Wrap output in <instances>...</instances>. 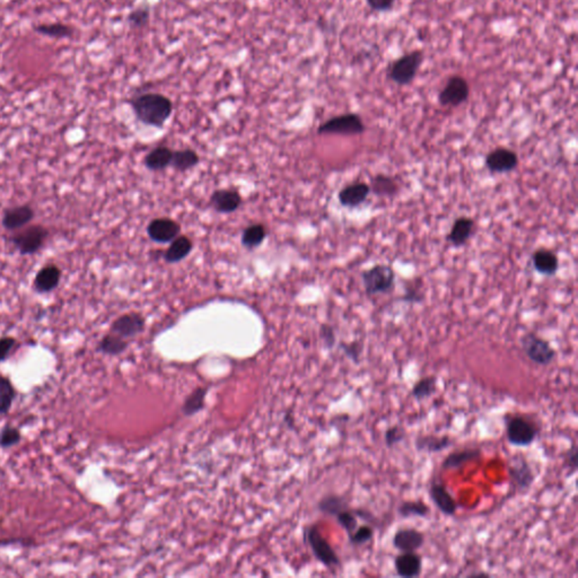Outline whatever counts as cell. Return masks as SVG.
Listing matches in <instances>:
<instances>
[{
	"label": "cell",
	"instance_id": "18",
	"mask_svg": "<svg viewBox=\"0 0 578 578\" xmlns=\"http://www.w3.org/2000/svg\"><path fill=\"white\" fill-rule=\"evenodd\" d=\"M482 456V449L480 447H464L454 452L449 453L445 456L441 464L442 471L458 470L463 468L470 462L478 461Z\"/></svg>",
	"mask_w": 578,
	"mask_h": 578
},
{
	"label": "cell",
	"instance_id": "17",
	"mask_svg": "<svg viewBox=\"0 0 578 578\" xmlns=\"http://www.w3.org/2000/svg\"><path fill=\"white\" fill-rule=\"evenodd\" d=\"M35 212L30 205H20L9 208L4 214L1 224L8 232H16L27 226L34 219Z\"/></svg>",
	"mask_w": 578,
	"mask_h": 578
},
{
	"label": "cell",
	"instance_id": "27",
	"mask_svg": "<svg viewBox=\"0 0 578 578\" xmlns=\"http://www.w3.org/2000/svg\"><path fill=\"white\" fill-rule=\"evenodd\" d=\"M173 152L169 147H156L145 158V165L150 171H163L171 165Z\"/></svg>",
	"mask_w": 578,
	"mask_h": 578
},
{
	"label": "cell",
	"instance_id": "5",
	"mask_svg": "<svg viewBox=\"0 0 578 578\" xmlns=\"http://www.w3.org/2000/svg\"><path fill=\"white\" fill-rule=\"evenodd\" d=\"M361 281L367 295L387 294L395 283V272L389 264H375L361 274Z\"/></svg>",
	"mask_w": 578,
	"mask_h": 578
},
{
	"label": "cell",
	"instance_id": "7",
	"mask_svg": "<svg viewBox=\"0 0 578 578\" xmlns=\"http://www.w3.org/2000/svg\"><path fill=\"white\" fill-rule=\"evenodd\" d=\"M424 61V55L419 50L404 53L402 57L393 61L389 70V78L399 86L409 85L415 79Z\"/></svg>",
	"mask_w": 578,
	"mask_h": 578
},
{
	"label": "cell",
	"instance_id": "31",
	"mask_svg": "<svg viewBox=\"0 0 578 578\" xmlns=\"http://www.w3.org/2000/svg\"><path fill=\"white\" fill-rule=\"evenodd\" d=\"M349 501L347 497L338 494H329L324 496L318 503V508L321 513L328 516H335L337 513L344 510L345 507L349 506Z\"/></svg>",
	"mask_w": 578,
	"mask_h": 578
},
{
	"label": "cell",
	"instance_id": "34",
	"mask_svg": "<svg viewBox=\"0 0 578 578\" xmlns=\"http://www.w3.org/2000/svg\"><path fill=\"white\" fill-rule=\"evenodd\" d=\"M16 398V390L11 378L0 375V415H6Z\"/></svg>",
	"mask_w": 578,
	"mask_h": 578
},
{
	"label": "cell",
	"instance_id": "12",
	"mask_svg": "<svg viewBox=\"0 0 578 578\" xmlns=\"http://www.w3.org/2000/svg\"><path fill=\"white\" fill-rule=\"evenodd\" d=\"M426 535L416 527H400L392 537V546L400 553H417L424 547Z\"/></svg>",
	"mask_w": 578,
	"mask_h": 578
},
{
	"label": "cell",
	"instance_id": "43",
	"mask_svg": "<svg viewBox=\"0 0 578 578\" xmlns=\"http://www.w3.org/2000/svg\"><path fill=\"white\" fill-rule=\"evenodd\" d=\"M565 465L570 470L568 477L575 475L578 468V447L576 442H572L570 449H567L564 456Z\"/></svg>",
	"mask_w": 578,
	"mask_h": 578
},
{
	"label": "cell",
	"instance_id": "22",
	"mask_svg": "<svg viewBox=\"0 0 578 578\" xmlns=\"http://www.w3.org/2000/svg\"><path fill=\"white\" fill-rule=\"evenodd\" d=\"M210 203L216 212L229 214L238 210L242 203V198L235 190H217L210 197Z\"/></svg>",
	"mask_w": 578,
	"mask_h": 578
},
{
	"label": "cell",
	"instance_id": "26",
	"mask_svg": "<svg viewBox=\"0 0 578 578\" xmlns=\"http://www.w3.org/2000/svg\"><path fill=\"white\" fill-rule=\"evenodd\" d=\"M128 347H129V340L121 338L115 333H109L101 339L96 350L103 355L119 356L126 352Z\"/></svg>",
	"mask_w": 578,
	"mask_h": 578
},
{
	"label": "cell",
	"instance_id": "13",
	"mask_svg": "<svg viewBox=\"0 0 578 578\" xmlns=\"http://www.w3.org/2000/svg\"><path fill=\"white\" fill-rule=\"evenodd\" d=\"M487 169L495 174L513 172L518 167V156L515 152L505 147L495 148L484 160Z\"/></svg>",
	"mask_w": 578,
	"mask_h": 578
},
{
	"label": "cell",
	"instance_id": "25",
	"mask_svg": "<svg viewBox=\"0 0 578 578\" xmlns=\"http://www.w3.org/2000/svg\"><path fill=\"white\" fill-rule=\"evenodd\" d=\"M192 249L193 243L188 236H178L172 240V244L164 255V259L169 264H176L184 260L191 253Z\"/></svg>",
	"mask_w": 578,
	"mask_h": 578
},
{
	"label": "cell",
	"instance_id": "23",
	"mask_svg": "<svg viewBox=\"0 0 578 578\" xmlns=\"http://www.w3.org/2000/svg\"><path fill=\"white\" fill-rule=\"evenodd\" d=\"M473 231H475V221L473 218L462 216V217L456 218V221L453 224L452 229L447 235V240L452 245L458 248V246L467 243L471 238Z\"/></svg>",
	"mask_w": 578,
	"mask_h": 578
},
{
	"label": "cell",
	"instance_id": "41",
	"mask_svg": "<svg viewBox=\"0 0 578 578\" xmlns=\"http://www.w3.org/2000/svg\"><path fill=\"white\" fill-rule=\"evenodd\" d=\"M150 18V11L148 7H137L128 15V23L134 29H143L148 25Z\"/></svg>",
	"mask_w": 578,
	"mask_h": 578
},
{
	"label": "cell",
	"instance_id": "35",
	"mask_svg": "<svg viewBox=\"0 0 578 578\" xmlns=\"http://www.w3.org/2000/svg\"><path fill=\"white\" fill-rule=\"evenodd\" d=\"M266 235V229L264 225L253 224L251 226L244 229L243 234H242V244L245 246L246 249H255L262 244Z\"/></svg>",
	"mask_w": 578,
	"mask_h": 578
},
{
	"label": "cell",
	"instance_id": "20",
	"mask_svg": "<svg viewBox=\"0 0 578 578\" xmlns=\"http://www.w3.org/2000/svg\"><path fill=\"white\" fill-rule=\"evenodd\" d=\"M453 438L449 435L419 434L415 439V449L420 453L435 454L453 447Z\"/></svg>",
	"mask_w": 578,
	"mask_h": 578
},
{
	"label": "cell",
	"instance_id": "19",
	"mask_svg": "<svg viewBox=\"0 0 578 578\" xmlns=\"http://www.w3.org/2000/svg\"><path fill=\"white\" fill-rule=\"evenodd\" d=\"M60 279V268L57 264H46L35 276L33 288L39 294H49L57 288Z\"/></svg>",
	"mask_w": 578,
	"mask_h": 578
},
{
	"label": "cell",
	"instance_id": "2",
	"mask_svg": "<svg viewBox=\"0 0 578 578\" xmlns=\"http://www.w3.org/2000/svg\"><path fill=\"white\" fill-rule=\"evenodd\" d=\"M505 437L514 447H529L540 435V426L532 416L507 413L504 416Z\"/></svg>",
	"mask_w": 578,
	"mask_h": 578
},
{
	"label": "cell",
	"instance_id": "11",
	"mask_svg": "<svg viewBox=\"0 0 578 578\" xmlns=\"http://www.w3.org/2000/svg\"><path fill=\"white\" fill-rule=\"evenodd\" d=\"M145 326H146V320L143 315L137 312L127 313L112 322L110 333H115L126 340H129L143 333Z\"/></svg>",
	"mask_w": 578,
	"mask_h": 578
},
{
	"label": "cell",
	"instance_id": "4",
	"mask_svg": "<svg viewBox=\"0 0 578 578\" xmlns=\"http://www.w3.org/2000/svg\"><path fill=\"white\" fill-rule=\"evenodd\" d=\"M9 240L20 255H32L39 252L49 236V231L42 225H27L18 229Z\"/></svg>",
	"mask_w": 578,
	"mask_h": 578
},
{
	"label": "cell",
	"instance_id": "30",
	"mask_svg": "<svg viewBox=\"0 0 578 578\" xmlns=\"http://www.w3.org/2000/svg\"><path fill=\"white\" fill-rule=\"evenodd\" d=\"M437 383L438 380L436 376L430 375L421 378L412 387V398L415 399L416 401H418V402L430 399L437 391Z\"/></svg>",
	"mask_w": 578,
	"mask_h": 578
},
{
	"label": "cell",
	"instance_id": "33",
	"mask_svg": "<svg viewBox=\"0 0 578 578\" xmlns=\"http://www.w3.org/2000/svg\"><path fill=\"white\" fill-rule=\"evenodd\" d=\"M198 163H199V156H198L195 150L184 149V150L173 152L171 167H174L176 171L184 172V171H188V169L195 167Z\"/></svg>",
	"mask_w": 578,
	"mask_h": 578
},
{
	"label": "cell",
	"instance_id": "44",
	"mask_svg": "<svg viewBox=\"0 0 578 578\" xmlns=\"http://www.w3.org/2000/svg\"><path fill=\"white\" fill-rule=\"evenodd\" d=\"M320 337L323 341L326 349H333L337 344V335L335 329L329 324H322L320 329Z\"/></svg>",
	"mask_w": 578,
	"mask_h": 578
},
{
	"label": "cell",
	"instance_id": "48",
	"mask_svg": "<svg viewBox=\"0 0 578 578\" xmlns=\"http://www.w3.org/2000/svg\"><path fill=\"white\" fill-rule=\"evenodd\" d=\"M469 576H489V574H487V572H473V574H470Z\"/></svg>",
	"mask_w": 578,
	"mask_h": 578
},
{
	"label": "cell",
	"instance_id": "10",
	"mask_svg": "<svg viewBox=\"0 0 578 578\" xmlns=\"http://www.w3.org/2000/svg\"><path fill=\"white\" fill-rule=\"evenodd\" d=\"M470 95V86L468 80L462 76L454 75L447 79V83L438 94V102L442 106L461 105L467 102Z\"/></svg>",
	"mask_w": 578,
	"mask_h": 578
},
{
	"label": "cell",
	"instance_id": "14",
	"mask_svg": "<svg viewBox=\"0 0 578 578\" xmlns=\"http://www.w3.org/2000/svg\"><path fill=\"white\" fill-rule=\"evenodd\" d=\"M428 495L434 506L443 515L449 516V518L456 516L458 510V501L443 482L432 480L428 488Z\"/></svg>",
	"mask_w": 578,
	"mask_h": 578
},
{
	"label": "cell",
	"instance_id": "46",
	"mask_svg": "<svg viewBox=\"0 0 578 578\" xmlns=\"http://www.w3.org/2000/svg\"><path fill=\"white\" fill-rule=\"evenodd\" d=\"M367 5L375 12H389L392 9L395 0H366Z\"/></svg>",
	"mask_w": 578,
	"mask_h": 578
},
{
	"label": "cell",
	"instance_id": "29",
	"mask_svg": "<svg viewBox=\"0 0 578 578\" xmlns=\"http://www.w3.org/2000/svg\"><path fill=\"white\" fill-rule=\"evenodd\" d=\"M397 513L402 518H427L432 510L423 501H404L399 504Z\"/></svg>",
	"mask_w": 578,
	"mask_h": 578
},
{
	"label": "cell",
	"instance_id": "28",
	"mask_svg": "<svg viewBox=\"0 0 578 578\" xmlns=\"http://www.w3.org/2000/svg\"><path fill=\"white\" fill-rule=\"evenodd\" d=\"M207 394H208V387H199L193 390L182 404V413L186 417H192L197 415L198 412L205 408L206 404Z\"/></svg>",
	"mask_w": 578,
	"mask_h": 578
},
{
	"label": "cell",
	"instance_id": "37",
	"mask_svg": "<svg viewBox=\"0 0 578 578\" xmlns=\"http://www.w3.org/2000/svg\"><path fill=\"white\" fill-rule=\"evenodd\" d=\"M333 518L337 520L341 529L346 532L347 537H350L359 525V520L356 515L355 508L354 507L352 508L350 505L345 507L344 510H341L340 512L337 513Z\"/></svg>",
	"mask_w": 578,
	"mask_h": 578
},
{
	"label": "cell",
	"instance_id": "6",
	"mask_svg": "<svg viewBox=\"0 0 578 578\" xmlns=\"http://www.w3.org/2000/svg\"><path fill=\"white\" fill-rule=\"evenodd\" d=\"M520 342L524 355L538 366H549L557 357V352L549 341L539 337L537 333H525Z\"/></svg>",
	"mask_w": 578,
	"mask_h": 578
},
{
	"label": "cell",
	"instance_id": "32",
	"mask_svg": "<svg viewBox=\"0 0 578 578\" xmlns=\"http://www.w3.org/2000/svg\"><path fill=\"white\" fill-rule=\"evenodd\" d=\"M399 186L397 181L391 176L387 175H376L375 178L373 179L372 186H371V191L374 192L376 195L380 197H393V195L398 193Z\"/></svg>",
	"mask_w": 578,
	"mask_h": 578
},
{
	"label": "cell",
	"instance_id": "40",
	"mask_svg": "<svg viewBox=\"0 0 578 578\" xmlns=\"http://www.w3.org/2000/svg\"><path fill=\"white\" fill-rule=\"evenodd\" d=\"M406 432L404 426L397 424L387 427L384 432V444L387 449H393L406 439Z\"/></svg>",
	"mask_w": 578,
	"mask_h": 578
},
{
	"label": "cell",
	"instance_id": "21",
	"mask_svg": "<svg viewBox=\"0 0 578 578\" xmlns=\"http://www.w3.org/2000/svg\"><path fill=\"white\" fill-rule=\"evenodd\" d=\"M371 193V186L364 182L349 184L339 192L338 199L341 206L347 208H356L367 200Z\"/></svg>",
	"mask_w": 578,
	"mask_h": 578
},
{
	"label": "cell",
	"instance_id": "42",
	"mask_svg": "<svg viewBox=\"0 0 578 578\" xmlns=\"http://www.w3.org/2000/svg\"><path fill=\"white\" fill-rule=\"evenodd\" d=\"M340 349L344 352V355L355 365L361 364V354H363V344L361 341H352V342H341L339 345Z\"/></svg>",
	"mask_w": 578,
	"mask_h": 578
},
{
	"label": "cell",
	"instance_id": "24",
	"mask_svg": "<svg viewBox=\"0 0 578 578\" xmlns=\"http://www.w3.org/2000/svg\"><path fill=\"white\" fill-rule=\"evenodd\" d=\"M533 266L540 275L553 277L559 270L558 257L550 250L540 249L532 255Z\"/></svg>",
	"mask_w": 578,
	"mask_h": 578
},
{
	"label": "cell",
	"instance_id": "45",
	"mask_svg": "<svg viewBox=\"0 0 578 578\" xmlns=\"http://www.w3.org/2000/svg\"><path fill=\"white\" fill-rule=\"evenodd\" d=\"M16 344H18V341L14 337H1L0 338V363L6 361Z\"/></svg>",
	"mask_w": 578,
	"mask_h": 578
},
{
	"label": "cell",
	"instance_id": "15",
	"mask_svg": "<svg viewBox=\"0 0 578 578\" xmlns=\"http://www.w3.org/2000/svg\"><path fill=\"white\" fill-rule=\"evenodd\" d=\"M180 232V224L171 218H156L147 227L149 238L158 243L172 242L178 238Z\"/></svg>",
	"mask_w": 578,
	"mask_h": 578
},
{
	"label": "cell",
	"instance_id": "39",
	"mask_svg": "<svg viewBox=\"0 0 578 578\" xmlns=\"http://www.w3.org/2000/svg\"><path fill=\"white\" fill-rule=\"evenodd\" d=\"M22 441V432L18 427L7 424L0 430V447L1 449H11V447L18 445Z\"/></svg>",
	"mask_w": 578,
	"mask_h": 578
},
{
	"label": "cell",
	"instance_id": "38",
	"mask_svg": "<svg viewBox=\"0 0 578 578\" xmlns=\"http://www.w3.org/2000/svg\"><path fill=\"white\" fill-rule=\"evenodd\" d=\"M374 535H375V527L369 524H361V525H358L357 529L350 537H348V541L352 547H361L372 541Z\"/></svg>",
	"mask_w": 578,
	"mask_h": 578
},
{
	"label": "cell",
	"instance_id": "8",
	"mask_svg": "<svg viewBox=\"0 0 578 578\" xmlns=\"http://www.w3.org/2000/svg\"><path fill=\"white\" fill-rule=\"evenodd\" d=\"M365 124L361 115L346 113L337 115L322 123L318 128L320 135H361L365 131Z\"/></svg>",
	"mask_w": 578,
	"mask_h": 578
},
{
	"label": "cell",
	"instance_id": "1",
	"mask_svg": "<svg viewBox=\"0 0 578 578\" xmlns=\"http://www.w3.org/2000/svg\"><path fill=\"white\" fill-rule=\"evenodd\" d=\"M129 103L138 120L155 128H163L173 113L172 101L160 93H141Z\"/></svg>",
	"mask_w": 578,
	"mask_h": 578
},
{
	"label": "cell",
	"instance_id": "9",
	"mask_svg": "<svg viewBox=\"0 0 578 578\" xmlns=\"http://www.w3.org/2000/svg\"><path fill=\"white\" fill-rule=\"evenodd\" d=\"M507 470L510 482L516 492L523 494L532 488L535 481L534 470L524 456H514L508 463Z\"/></svg>",
	"mask_w": 578,
	"mask_h": 578
},
{
	"label": "cell",
	"instance_id": "36",
	"mask_svg": "<svg viewBox=\"0 0 578 578\" xmlns=\"http://www.w3.org/2000/svg\"><path fill=\"white\" fill-rule=\"evenodd\" d=\"M33 30L39 34L44 35V37H57V39L72 37V33H74V29L72 26L61 23L39 24V25L34 26Z\"/></svg>",
	"mask_w": 578,
	"mask_h": 578
},
{
	"label": "cell",
	"instance_id": "47",
	"mask_svg": "<svg viewBox=\"0 0 578 578\" xmlns=\"http://www.w3.org/2000/svg\"><path fill=\"white\" fill-rule=\"evenodd\" d=\"M412 286L406 289V295H404V301L408 303H420L424 300L423 293L419 290L420 285L415 286V283H411Z\"/></svg>",
	"mask_w": 578,
	"mask_h": 578
},
{
	"label": "cell",
	"instance_id": "3",
	"mask_svg": "<svg viewBox=\"0 0 578 578\" xmlns=\"http://www.w3.org/2000/svg\"><path fill=\"white\" fill-rule=\"evenodd\" d=\"M304 540L314 555L315 559L330 570L341 566V559L328 539L322 534L318 524H311L304 529Z\"/></svg>",
	"mask_w": 578,
	"mask_h": 578
},
{
	"label": "cell",
	"instance_id": "16",
	"mask_svg": "<svg viewBox=\"0 0 578 578\" xmlns=\"http://www.w3.org/2000/svg\"><path fill=\"white\" fill-rule=\"evenodd\" d=\"M397 575L402 578L419 577L423 572L424 560L418 553H400L393 560Z\"/></svg>",
	"mask_w": 578,
	"mask_h": 578
}]
</instances>
